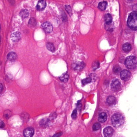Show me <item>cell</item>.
<instances>
[{
	"instance_id": "obj_27",
	"label": "cell",
	"mask_w": 137,
	"mask_h": 137,
	"mask_svg": "<svg viewBox=\"0 0 137 137\" xmlns=\"http://www.w3.org/2000/svg\"><path fill=\"white\" fill-rule=\"evenodd\" d=\"M76 115H77V111H76L74 110L73 113H72V117H73L72 118H75L76 117Z\"/></svg>"
},
{
	"instance_id": "obj_7",
	"label": "cell",
	"mask_w": 137,
	"mask_h": 137,
	"mask_svg": "<svg viewBox=\"0 0 137 137\" xmlns=\"http://www.w3.org/2000/svg\"><path fill=\"white\" fill-rule=\"evenodd\" d=\"M120 86H121V83L119 80L115 79L113 80L111 84V87L113 90L117 91L120 88Z\"/></svg>"
},
{
	"instance_id": "obj_15",
	"label": "cell",
	"mask_w": 137,
	"mask_h": 137,
	"mask_svg": "<svg viewBox=\"0 0 137 137\" xmlns=\"http://www.w3.org/2000/svg\"><path fill=\"white\" fill-rule=\"evenodd\" d=\"M107 5V3L106 1H102L99 3L98 5V8L101 10H104L106 9Z\"/></svg>"
},
{
	"instance_id": "obj_26",
	"label": "cell",
	"mask_w": 137,
	"mask_h": 137,
	"mask_svg": "<svg viewBox=\"0 0 137 137\" xmlns=\"http://www.w3.org/2000/svg\"><path fill=\"white\" fill-rule=\"evenodd\" d=\"M5 127V123L3 121L0 120V128H3Z\"/></svg>"
},
{
	"instance_id": "obj_12",
	"label": "cell",
	"mask_w": 137,
	"mask_h": 137,
	"mask_svg": "<svg viewBox=\"0 0 137 137\" xmlns=\"http://www.w3.org/2000/svg\"><path fill=\"white\" fill-rule=\"evenodd\" d=\"M21 37V33L19 32H15L11 35V39L14 42H17L20 40Z\"/></svg>"
},
{
	"instance_id": "obj_2",
	"label": "cell",
	"mask_w": 137,
	"mask_h": 137,
	"mask_svg": "<svg viewBox=\"0 0 137 137\" xmlns=\"http://www.w3.org/2000/svg\"><path fill=\"white\" fill-rule=\"evenodd\" d=\"M111 122L114 127L118 128L123 125L124 123V118L121 115L115 114L112 117Z\"/></svg>"
},
{
	"instance_id": "obj_17",
	"label": "cell",
	"mask_w": 137,
	"mask_h": 137,
	"mask_svg": "<svg viewBox=\"0 0 137 137\" xmlns=\"http://www.w3.org/2000/svg\"><path fill=\"white\" fill-rule=\"evenodd\" d=\"M29 14V11L27 10H21L20 13V16L23 19L28 17Z\"/></svg>"
},
{
	"instance_id": "obj_3",
	"label": "cell",
	"mask_w": 137,
	"mask_h": 137,
	"mask_svg": "<svg viewBox=\"0 0 137 137\" xmlns=\"http://www.w3.org/2000/svg\"><path fill=\"white\" fill-rule=\"evenodd\" d=\"M125 65L129 69H133L137 66V59L135 56H130L127 57L125 61Z\"/></svg>"
},
{
	"instance_id": "obj_30",
	"label": "cell",
	"mask_w": 137,
	"mask_h": 137,
	"mask_svg": "<svg viewBox=\"0 0 137 137\" xmlns=\"http://www.w3.org/2000/svg\"><path fill=\"white\" fill-rule=\"evenodd\" d=\"M1 37H0V43H1Z\"/></svg>"
},
{
	"instance_id": "obj_6",
	"label": "cell",
	"mask_w": 137,
	"mask_h": 137,
	"mask_svg": "<svg viewBox=\"0 0 137 137\" xmlns=\"http://www.w3.org/2000/svg\"><path fill=\"white\" fill-rule=\"evenodd\" d=\"M114 130L111 127H107L103 131V133L105 137H111L114 134Z\"/></svg>"
},
{
	"instance_id": "obj_24",
	"label": "cell",
	"mask_w": 137,
	"mask_h": 137,
	"mask_svg": "<svg viewBox=\"0 0 137 137\" xmlns=\"http://www.w3.org/2000/svg\"><path fill=\"white\" fill-rule=\"evenodd\" d=\"M121 70V68L119 66H115L114 67V69H113V70L115 73H117L119 72Z\"/></svg>"
},
{
	"instance_id": "obj_1",
	"label": "cell",
	"mask_w": 137,
	"mask_h": 137,
	"mask_svg": "<svg viewBox=\"0 0 137 137\" xmlns=\"http://www.w3.org/2000/svg\"><path fill=\"white\" fill-rule=\"evenodd\" d=\"M137 15L136 12L130 14L128 20V25L132 29L136 30L137 27Z\"/></svg>"
},
{
	"instance_id": "obj_29",
	"label": "cell",
	"mask_w": 137,
	"mask_h": 137,
	"mask_svg": "<svg viewBox=\"0 0 137 137\" xmlns=\"http://www.w3.org/2000/svg\"><path fill=\"white\" fill-rule=\"evenodd\" d=\"M61 135V133H57V134L55 135L53 137H59Z\"/></svg>"
},
{
	"instance_id": "obj_8",
	"label": "cell",
	"mask_w": 137,
	"mask_h": 137,
	"mask_svg": "<svg viewBox=\"0 0 137 137\" xmlns=\"http://www.w3.org/2000/svg\"><path fill=\"white\" fill-rule=\"evenodd\" d=\"M34 129L33 128H27L24 130V135L25 137H32L34 134Z\"/></svg>"
},
{
	"instance_id": "obj_5",
	"label": "cell",
	"mask_w": 137,
	"mask_h": 137,
	"mask_svg": "<svg viewBox=\"0 0 137 137\" xmlns=\"http://www.w3.org/2000/svg\"><path fill=\"white\" fill-rule=\"evenodd\" d=\"M121 79L123 80H128L131 77V73L130 71L127 70H122L120 74Z\"/></svg>"
},
{
	"instance_id": "obj_16",
	"label": "cell",
	"mask_w": 137,
	"mask_h": 137,
	"mask_svg": "<svg viewBox=\"0 0 137 137\" xmlns=\"http://www.w3.org/2000/svg\"><path fill=\"white\" fill-rule=\"evenodd\" d=\"M107 102L110 105H113L116 103V98L114 96H109L107 99Z\"/></svg>"
},
{
	"instance_id": "obj_13",
	"label": "cell",
	"mask_w": 137,
	"mask_h": 137,
	"mask_svg": "<svg viewBox=\"0 0 137 137\" xmlns=\"http://www.w3.org/2000/svg\"><path fill=\"white\" fill-rule=\"evenodd\" d=\"M104 19L106 23V24L111 23H112V21L111 15L110 14H107L105 15Z\"/></svg>"
},
{
	"instance_id": "obj_23",
	"label": "cell",
	"mask_w": 137,
	"mask_h": 137,
	"mask_svg": "<svg viewBox=\"0 0 137 137\" xmlns=\"http://www.w3.org/2000/svg\"><path fill=\"white\" fill-rule=\"evenodd\" d=\"M101 127V125L99 123H95L93 126V130L94 131L98 130L100 129Z\"/></svg>"
},
{
	"instance_id": "obj_31",
	"label": "cell",
	"mask_w": 137,
	"mask_h": 137,
	"mask_svg": "<svg viewBox=\"0 0 137 137\" xmlns=\"http://www.w3.org/2000/svg\"><path fill=\"white\" fill-rule=\"evenodd\" d=\"M1 25H0V31H1Z\"/></svg>"
},
{
	"instance_id": "obj_4",
	"label": "cell",
	"mask_w": 137,
	"mask_h": 137,
	"mask_svg": "<svg viewBox=\"0 0 137 137\" xmlns=\"http://www.w3.org/2000/svg\"><path fill=\"white\" fill-rule=\"evenodd\" d=\"M42 28L45 32L49 33L53 31V26L49 22H45L42 24Z\"/></svg>"
},
{
	"instance_id": "obj_9",
	"label": "cell",
	"mask_w": 137,
	"mask_h": 137,
	"mask_svg": "<svg viewBox=\"0 0 137 137\" xmlns=\"http://www.w3.org/2000/svg\"><path fill=\"white\" fill-rule=\"evenodd\" d=\"M46 6V3L45 1H38L36 6L37 9L39 10H42L44 9Z\"/></svg>"
},
{
	"instance_id": "obj_21",
	"label": "cell",
	"mask_w": 137,
	"mask_h": 137,
	"mask_svg": "<svg viewBox=\"0 0 137 137\" xmlns=\"http://www.w3.org/2000/svg\"><path fill=\"white\" fill-rule=\"evenodd\" d=\"M36 25V21L33 18H31L29 21V25L31 26H35Z\"/></svg>"
},
{
	"instance_id": "obj_18",
	"label": "cell",
	"mask_w": 137,
	"mask_h": 137,
	"mask_svg": "<svg viewBox=\"0 0 137 137\" xmlns=\"http://www.w3.org/2000/svg\"><path fill=\"white\" fill-rule=\"evenodd\" d=\"M131 49V45L128 43L124 44L123 46V49L126 52H128Z\"/></svg>"
},
{
	"instance_id": "obj_20",
	"label": "cell",
	"mask_w": 137,
	"mask_h": 137,
	"mask_svg": "<svg viewBox=\"0 0 137 137\" xmlns=\"http://www.w3.org/2000/svg\"><path fill=\"white\" fill-rule=\"evenodd\" d=\"M59 79L61 80V81L64 82H66L68 81V80L69 79V75L67 73H65L60 77Z\"/></svg>"
},
{
	"instance_id": "obj_14",
	"label": "cell",
	"mask_w": 137,
	"mask_h": 137,
	"mask_svg": "<svg viewBox=\"0 0 137 137\" xmlns=\"http://www.w3.org/2000/svg\"><path fill=\"white\" fill-rule=\"evenodd\" d=\"M107 115L105 113H102L99 115L98 117V120L101 122H105L107 120Z\"/></svg>"
},
{
	"instance_id": "obj_22",
	"label": "cell",
	"mask_w": 137,
	"mask_h": 137,
	"mask_svg": "<svg viewBox=\"0 0 137 137\" xmlns=\"http://www.w3.org/2000/svg\"><path fill=\"white\" fill-rule=\"evenodd\" d=\"M91 79L90 78H87L86 79H84L82 80V84L83 85H85V84H87L88 83H90L91 82Z\"/></svg>"
},
{
	"instance_id": "obj_25",
	"label": "cell",
	"mask_w": 137,
	"mask_h": 137,
	"mask_svg": "<svg viewBox=\"0 0 137 137\" xmlns=\"http://www.w3.org/2000/svg\"><path fill=\"white\" fill-rule=\"evenodd\" d=\"M65 9L67 12L68 13L69 15L72 14V9L70 7V6L66 5H65Z\"/></svg>"
},
{
	"instance_id": "obj_28",
	"label": "cell",
	"mask_w": 137,
	"mask_h": 137,
	"mask_svg": "<svg viewBox=\"0 0 137 137\" xmlns=\"http://www.w3.org/2000/svg\"><path fill=\"white\" fill-rule=\"evenodd\" d=\"M3 90V86L0 83V93H1Z\"/></svg>"
},
{
	"instance_id": "obj_19",
	"label": "cell",
	"mask_w": 137,
	"mask_h": 137,
	"mask_svg": "<svg viewBox=\"0 0 137 137\" xmlns=\"http://www.w3.org/2000/svg\"><path fill=\"white\" fill-rule=\"evenodd\" d=\"M46 47L47 49L51 52H54L55 51L54 45L51 43H47L46 44Z\"/></svg>"
},
{
	"instance_id": "obj_11",
	"label": "cell",
	"mask_w": 137,
	"mask_h": 137,
	"mask_svg": "<svg viewBox=\"0 0 137 137\" xmlns=\"http://www.w3.org/2000/svg\"><path fill=\"white\" fill-rule=\"evenodd\" d=\"M17 56L16 53L14 52H10L8 54L7 56L8 60L11 61H15L17 58Z\"/></svg>"
},
{
	"instance_id": "obj_10",
	"label": "cell",
	"mask_w": 137,
	"mask_h": 137,
	"mask_svg": "<svg viewBox=\"0 0 137 137\" xmlns=\"http://www.w3.org/2000/svg\"><path fill=\"white\" fill-rule=\"evenodd\" d=\"M85 66V64L83 62H77L73 64V68L76 70H80Z\"/></svg>"
}]
</instances>
